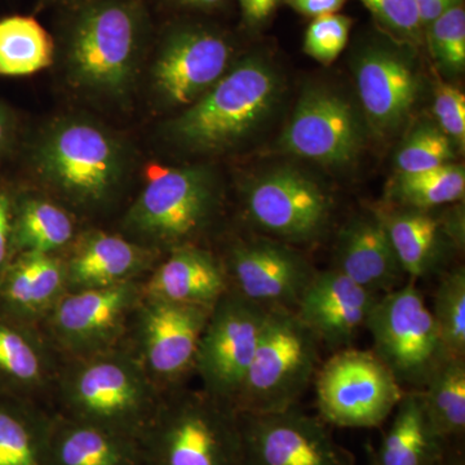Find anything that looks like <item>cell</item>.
I'll return each mask as SVG.
<instances>
[{
    "label": "cell",
    "mask_w": 465,
    "mask_h": 465,
    "mask_svg": "<svg viewBox=\"0 0 465 465\" xmlns=\"http://www.w3.org/2000/svg\"><path fill=\"white\" fill-rule=\"evenodd\" d=\"M32 166L50 197L75 215L108 210L124 186L127 154L118 137L85 118L58 119L32 150Z\"/></svg>",
    "instance_id": "cell-1"
},
{
    "label": "cell",
    "mask_w": 465,
    "mask_h": 465,
    "mask_svg": "<svg viewBox=\"0 0 465 465\" xmlns=\"http://www.w3.org/2000/svg\"><path fill=\"white\" fill-rule=\"evenodd\" d=\"M164 394L124 347L61 361L51 402L64 418L142 440Z\"/></svg>",
    "instance_id": "cell-2"
},
{
    "label": "cell",
    "mask_w": 465,
    "mask_h": 465,
    "mask_svg": "<svg viewBox=\"0 0 465 465\" xmlns=\"http://www.w3.org/2000/svg\"><path fill=\"white\" fill-rule=\"evenodd\" d=\"M146 35L142 7L134 0H92L67 36L66 67L81 90L119 99L133 87Z\"/></svg>",
    "instance_id": "cell-3"
},
{
    "label": "cell",
    "mask_w": 465,
    "mask_h": 465,
    "mask_svg": "<svg viewBox=\"0 0 465 465\" xmlns=\"http://www.w3.org/2000/svg\"><path fill=\"white\" fill-rule=\"evenodd\" d=\"M278 94L280 81L272 66L246 58L168 124V139L197 153L234 148L264 124Z\"/></svg>",
    "instance_id": "cell-4"
},
{
    "label": "cell",
    "mask_w": 465,
    "mask_h": 465,
    "mask_svg": "<svg viewBox=\"0 0 465 465\" xmlns=\"http://www.w3.org/2000/svg\"><path fill=\"white\" fill-rule=\"evenodd\" d=\"M142 443L146 465H244L240 414L202 390L164 394Z\"/></svg>",
    "instance_id": "cell-5"
},
{
    "label": "cell",
    "mask_w": 465,
    "mask_h": 465,
    "mask_svg": "<svg viewBox=\"0 0 465 465\" xmlns=\"http://www.w3.org/2000/svg\"><path fill=\"white\" fill-rule=\"evenodd\" d=\"M219 206V189L206 168H154L122 217L119 232L163 256L198 246Z\"/></svg>",
    "instance_id": "cell-6"
},
{
    "label": "cell",
    "mask_w": 465,
    "mask_h": 465,
    "mask_svg": "<svg viewBox=\"0 0 465 465\" xmlns=\"http://www.w3.org/2000/svg\"><path fill=\"white\" fill-rule=\"evenodd\" d=\"M320 341L295 312L271 309L234 409L269 414L298 406L320 365Z\"/></svg>",
    "instance_id": "cell-7"
},
{
    "label": "cell",
    "mask_w": 465,
    "mask_h": 465,
    "mask_svg": "<svg viewBox=\"0 0 465 465\" xmlns=\"http://www.w3.org/2000/svg\"><path fill=\"white\" fill-rule=\"evenodd\" d=\"M211 309L143 295L122 347L133 354L162 394L185 387Z\"/></svg>",
    "instance_id": "cell-8"
},
{
    "label": "cell",
    "mask_w": 465,
    "mask_h": 465,
    "mask_svg": "<svg viewBox=\"0 0 465 465\" xmlns=\"http://www.w3.org/2000/svg\"><path fill=\"white\" fill-rule=\"evenodd\" d=\"M374 353L401 385L423 388L446 354L432 312L414 281L382 293L367 318Z\"/></svg>",
    "instance_id": "cell-9"
},
{
    "label": "cell",
    "mask_w": 465,
    "mask_h": 465,
    "mask_svg": "<svg viewBox=\"0 0 465 465\" xmlns=\"http://www.w3.org/2000/svg\"><path fill=\"white\" fill-rule=\"evenodd\" d=\"M317 407L327 425L375 428L387 420L405 391L374 351L345 348L318 369Z\"/></svg>",
    "instance_id": "cell-10"
},
{
    "label": "cell",
    "mask_w": 465,
    "mask_h": 465,
    "mask_svg": "<svg viewBox=\"0 0 465 465\" xmlns=\"http://www.w3.org/2000/svg\"><path fill=\"white\" fill-rule=\"evenodd\" d=\"M143 296V280L66 291L39 327L61 360L92 356L122 347Z\"/></svg>",
    "instance_id": "cell-11"
},
{
    "label": "cell",
    "mask_w": 465,
    "mask_h": 465,
    "mask_svg": "<svg viewBox=\"0 0 465 465\" xmlns=\"http://www.w3.org/2000/svg\"><path fill=\"white\" fill-rule=\"evenodd\" d=\"M268 312L231 289L217 300L195 358L202 391L234 407Z\"/></svg>",
    "instance_id": "cell-12"
},
{
    "label": "cell",
    "mask_w": 465,
    "mask_h": 465,
    "mask_svg": "<svg viewBox=\"0 0 465 465\" xmlns=\"http://www.w3.org/2000/svg\"><path fill=\"white\" fill-rule=\"evenodd\" d=\"M240 423L244 465H356L322 419L298 406L240 414Z\"/></svg>",
    "instance_id": "cell-13"
},
{
    "label": "cell",
    "mask_w": 465,
    "mask_h": 465,
    "mask_svg": "<svg viewBox=\"0 0 465 465\" xmlns=\"http://www.w3.org/2000/svg\"><path fill=\"white\" fill-rule=\"evenodd\" d=\"M251 222L284 242H309L329 224L331 201L313 179L292 168L260 176L244 192Z\"/></svg>",
    "instance_id": "cell-14"
},
{
    "label": "cell",
    "mask_w": 465,
    "mask_h": 465,
    "mask_svg": "<svg viewBox=\"0 0 465 465\" xmlns=\"http://www.w3.org/2000/svg\"><path fill=\"white\" fill-rule=\"evenodd\" d=\"M223 265L229 289L268 311L295 312L317 273L298 251L284 242L272 240L232 244Z\"/></svg>",
    "instance_id": "cell-15"
},
{
    "label": "cell",
    "mask_w": 465,
    "mask_h": 465,
    "mask_svg": "<svg viewBox=\"0 0 465 465\" xmlns=\"http://www.w3.org/2000/svg\"><path fill=\"white\" fill-rule=\"evenodd\" d=\"M231 56L232 47L219 33L202 26L174 29L153 65L155 94L170 108H188L224 76Z\"/></svg>",
    "instance_id": "cell-16"
},
{
    "label": "cell",
    "mask_w": 465,
    "mask_h": 465,
    "mask_svg": "<svg viewBox=\"0 0 465 465\" xmlns=\"http://www.w3.org/2000/svg\"><path fill=\"white\" fill-rule=\"evenodd\" d=\"M361 143L360 124L348 101L320 87L302 94L281 139L291 154L330 166L353 162Z\"/></svg>",
    "instance_id": "cell-17"
},
{
    "label": "cell",
    "mask_w": 465,
    "mask_h": 465,
    "mask_svg": "<svg viewBox=\"0 0 465 465\" xmlns=\"http://www.w3.org/2000/svg\"><path fill=\"white\" fill-rule=\"evenodd\" d=\"M67 291L103 289L143 280L162 258L122 232L88 229L63 253Z\"/></svg>",
    "instance_id": "cell-18"
},
{
    "label": "cell",
    "mask_w": 465,
    "mask_h": 465,
    "mask_svg": "<svg viewBox=\"0 0 465 465\" xmlns=\"http://www.w3.org/2000/svg\"><path fill=\"white\" fill-rule=\"evenodd\" d=\"M358 94L370 124L391 134L405 124L418 96L411 63L390 45H367L356 64Z\"/></svg>",
    "instance_id": "cell-19"
},
{
    "label": "cell",
    "mask_w": 465,
    "mask_h": 465,
    "mask_svg": "<svg viewBox=\"0 0 465 465\" xmlns=\"http://www.w3.org/2000/svg\"><path fill=\"white\" fill-rule=\"evenodd\" d=\"M379 296L358 286L347 275L332 269L314 274L299 300L296 316L330 348H348Z\"/></svg>",
    "instance_id": "cell-20"
},
{
    "label": "cell",
    "mask_w": 465,
    "mask_h": 465,
    "mask_svg": "<svg viewBox=\"0 0 465 465\" xmlns=\"http://www.w3.org/2000/svg\"><path fill=\"white\" fill-rule=\"evenodd\" d=\"M61 361L41 327L0 313V396L48 406Z\"/></svg>",
    "instance_id": "cell-21"
},
{
    "label": "cell",
    "mask_w": 465,
    "mask_h": 465,
    "mask_svg": "<svg viewBox=\"0 0 465 465\" xmlns=\"http://www.w3.org/2000/svg\"><path fill=\"white\" fill-rule=\"evenodd\" d=\"M388 232L403 273L412 280L436 273L450 246H463V213L439 219L430 210L400 206L375 211Z\"/></svg>",
    "instance_id": "cell-22"
},
{
    "label": "cell",
    "mask_w": 465,
    "mask_h": 465,
    "mask_svg": "<svg viewBox=\"0 0 465 465\" xmlns=\"http://www.w3.org/2000/svg\"><path fill=\"white\" fill-rule=\"evenodd\" d=\"M143 295L213 308L229 290L222 260L200 246L170 251L143 280Z\"/></svg>",
    "instance_id": "cell-23"
},
{
    "label": "cell",
    "mask_w": 465,
    "mask_h": 465,
    "mask_svg": "<svg viewBox=\"0 0 465 465\" xmlns=\"http://www.w3.org/2000/svg\"><path fill=\"white\" fill-rule=\"evenodd\" d=\"M66 291L60 255L17 253L0 272V313L39 326Z\"/></svg>",
    "instance_id": "cell-24"
},
{
    "label": "cell",
    "mask_w": 465,
    "mask_h": 465,
    "mask_svg": "<svg viewBox=\"0 0 465 465\" xmlns=\"http://www.w3.org/2000/svg\"><path fill=\"white\" fill-rule=\"evenodd\" d=\"M335 269L375 295L399 289L406 275L375 213L356 216L341 229Z\"/></svg>",
    "instance_id": "cell-25"
},
{
    "label": "cell",
    "mask_w": 465,
    "mask_h": 465,
    "mask_svg": "<svg viewBox=\"0 0 465 465\" xmlns=\"http://www.w3.org/2000/svg\"><path fill=\"white\" fill-rule=\"evenodd\" d=\"M50 465H146L142 440L54 414Z\"/></svg>",
    "instance_id": "cell-26"
},
{
    "label": "cell",
    "mask_w": 465,
    "mask_h": 465,
    "mask_svg": "<svg viewBox=\"0 0 465 465\" xmlns=\"http://www.w3.org/2000/svg\"><path fill=\"white\" fill-rule=\"evenodd\" d=\"M448 445L433 430L419 391H405L372 465H440Z\"/></svg>",
    "instance_id": "cell-27"
},
{
    "label": "cell",
    "mask_w": 465,
    "mask_h": 465,
    "mask_svg": "<svg viewBox=\"0 0 465 465\" xmlns=\"http://www.w3.org/2000/svg\"><path fill=\"white\" fill-rule=\"evenodd\" d=\"M79 232L75 213L60 202L42 192H16L12 237L15 255H61Z\"/></svg>",
    "instance_id": "cell-28"
},
{
    "label": "cell",
    "mask_w": 465,
    "mask_h": 465,
    "mask_svg": "<svg viewBox=\"0 0 465 465\" xmlns=\"http://www.w3.org/2000/svg\"><path fill=\"white\" fill-rule=\"evenodd\" d=\"M54 418L43 403L0 396V465H50Z\"/></svg>",
    "instance_id": "cell-29"
},
{
    "label": "cell",
    "mask_w": 465,
    "mask_h": 465,
    "mask_svg": "<svg viewBox=\"0 0 465 465\" xmlns=\"http://www.w3.org/2000/svg\"><path fill=\"white\" fill-rule=\"evenodd\" d=\"M433 430L445 442L465 432V360L446 356L419 391Z\"/></svg>",
    "instance_id": "cell-30"
},
{
    "label": "cell",
    "mask_w": 465,
    "mask_h": 465,
    "mask_svg": "<svg viewBox=\"0 0 465 465\" xmlns=\"http://www.w3.org/2000/svg\"><path fill=\"white\" fill-rule=\"evenodd\" d=\"M54 41L32 17L0 20V75L21 76L41 72L54 61Z\"/></svg>",
    "instance_id": "cell-31"
},
{
    "label": "cell",
    "mask_w": 465,
    "mask_h": 465,
    "mask_svg": "<svg viewBox=\"0 0 465 465\" xmlns=\"http://www.w3.org/2000/svg\"><path fill=\"white\" fill-rule=\"evenodd\" d=\"M464 168L446 163L416 173H400L391 189L394 206L432 210L463 200Z\"/></svg>",
    "instance_id": "cell-32"
},
{
    "label": "cell",
    "mask_w": 465,
    "mask_h": 465,
    "mask_svg": "<svg viewBox=\"0 0 465 465\" xmlns=\"http://www.w3.org/2000/svg\"><path fill=\"white\" fill-rule=\"evenodd\" d=\"M432 316L446 354L465 356V271L443 275L434 295Z\"/></svg>",
    "instance_id": "cell-33"
},
{
    "label": "cell",
    "mask_w": 465,
    "mask_h": 465,
    "mask_svg": "<svg viewBox=\"0 0 465 465\" xmlns=\"http://www.w3.org/2000/svg\"><path fill=\"white\" fill-rule=\"evenodd\" d=\"M428 43L440 69L458 74L465 66V9L463 2L452 5L428 24Z\"/></svg>",
    "instance_id": "cell-34"
},
{
    "label": "cell",
    "mask_w": 465,
    "mask_h": 465,
    "mask_svg": "<svg viewBox=\"0 0 465 465\" xmlns=\"http://www.w3.org/2000/svg\"><path fill=\"white\" fill-rule=\"evenodd\" d=\"M451 142L440 128L423 125L401 146L396 164L400 173H416L443 166L452 159Z\"/></svg>",
    "instance_id": "cell-35"
},
{
    "label": "cell",
    "mask_w": 465,
    "mask_h": 465,
    "mask_svg": "<svg viewBox=\"0 0 465 465\" xmlns=\"http://www.w3.org/2000/svg\"><path fill=\"white\" fill-rule=\"evenodd\" d=\"M351 24V18L339 14L314 18L305 33V54L329 65L347 47Z\"/></svg>",
    "instance_id": "cell-36"
},
{
    "label": "cell",
    "mask_w": 465,
    "mask_h": 465,
    "mask_svg": "<svg viewBox=\"0 0 465 465\" xmlns=\"http://www.w3.org/2000/svg\"><path fill=\"white\" fill-rule=\"evenodd\" d=\"M375 20L402 41L419 43L425 29L415 0H361Z\"/></svg>",
    "instance_id": "cell-37"
},
{
    "label": "cell",
    "mask_w": 465,
    "mask_h": 465,
    "mask_svg": "<svg viewBox=\"0 0 465 465\" xmlns=\"http://www.w3.org/2000/svg\"><path fill=\"white\" fill-rule=\"evenodd\" d=\"M433 112L440 131L461 148L465 143V96L450 84H440L434 94Z\"/></svg>",
    "instance_id": "cell-38"
},
{
    "label": "cell",
    "mask_w": 465,
    "mask_h": 465,
    "mask_svg": "<svg viewBox=\"0 0 465 465\" xmlns=\"http://www.w3.org/2000/svg\"><path fill=\"white\" fill-rule=\"evenodd\" d=\"M16 192L0 183V272L14 258V207Z\"/></svg>",
    "instance_id": "cell-39"
},
{
    "label": "cell",
    "mask_w": 465,
    "mask_h": 465,
    "mask_svg": "<svg viewBox=\"0 0 465 465\" xmlns=\"http://www.w3.org/2000/svg\"><path fill=\"white\" fill-rule=\"evenodd\" d=\"M281 0H238L242 16L250 26H260L274 14Z\"/></svg>",
    "instance_id": "cell-40"
},
{
    "label": "cell",
    "mask_w": 465,
    "mask_h": 465,
    "mask_svg": "<svg viewBox=\"0 0 465 465\" xmlns=\"http://www.w3.org/2000/svg\"><path fill=\"white\" fill-rule=\"evenodd\" d=\"M16 139V118L12 110L0 101V161L14 150Z\"/></svg>",
    "instance_id": "cell-41"
},
{
    "label": "cell",
    "mask_w": 465,
    "mask_h": 465,
    "mask_svg": "<svg viewBox=\"0 0 465 465\" xmlns=\"http://www.w3.org/2000/svg\"><path fill=\"white\" fill-rule=\"evenodd\" d=\"M291 8L308 17L336 14L347 0H286Z\"/></svg>",
    "instance_id": "cell-42"
},
{
    "label": "cell",
    "mask_w": 465,
    "mask_h": 465,
    "mask_svg": "<svg viewBox=\"0 0 465 465\" xmlns=\"http://www.w3.org/2000/svg\"><path fill=\"white\" fill-rule=\"evenodd\" d=\"M460 2H463V0H415L424 27L436 20L446 9Z\"/></svg>",
    "instance_id": "cell-43"
},
{
    "label": "cell",
    "mask_w": 465,
    "mask_h": 465,
    "mask_svg": "<svg viewBox=\"0 0 465 465\" xmlns=\"http://www.w3.org/2000/svg\"><path fill=\"white\" fill-rule=\"evenodd\" d=\"M179 2L193 7L210 8L219 5L223 0H179Z\"/></svg>",
    "instance_id": "cell-44"
},
{
    "label": "cell",
    "mask_w": 465,
    "mask_h": 465,
    "mask_svg": "<svg viewBox=\"0 0 465 465\" xmlns=\"http://www.w3.org/2000/svg\"><path fill=\"white\" fill-rule=\"evenodd\" d=\"M440 465H465L463 458L460 457H450V454L448 457H446L445 460H443V463Z\"/></svg>",
    "instance_id": "cell-45"
}]
</instances>
